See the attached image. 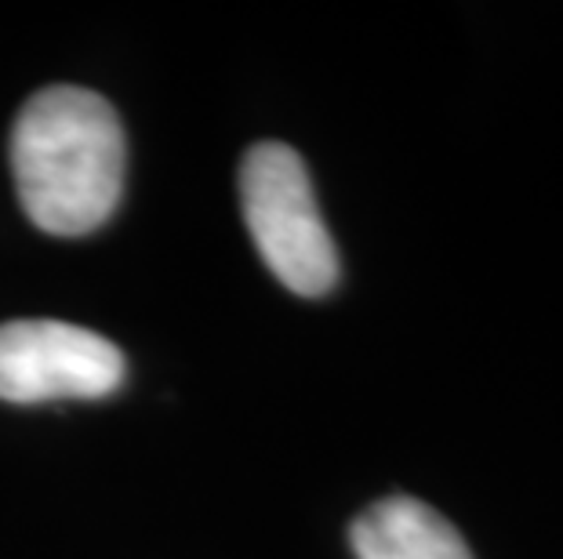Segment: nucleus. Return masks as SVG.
I'll return each mask as SVG.
<instances>
[{
    "label": "nucleus",
    "instance_id": "1",
    "mask_svg": "<svg viewBox=\"0 0 563 559\" xmlns=\"http://www.w3.org/2000/svg\"><path fill=\"white\" fill-rule=\"evenodd\" d=\"M128 142L99 91L55 85L19 110L11 171L19 204L37 230L84 236L113 219L124 193Z\"/></svg>",
    "mask_w": 563,
    "mask_h": 559
},
{
    "label": "nucleus",
    "instance_id": "2",
    "mask_svg": "<svg viewBox=\"0 0 563 559\" xmlns=\"http://www.w3.org/2000/svg\"><path fill=\"white\" fill-rule=\"evenodd\" d=\"M241 208L262 261L298 299L339 288L342 261L320 215L306 160L284 142H258L241 160Z\"/></svg>",
    "mask_w": 563,
    "mask_h": 559
},
{
    "label": "nucleus",
    "instance_id": "3",
    "mask_svg": "<svg viewBox=\"0 0 563 559\" xmlns=\"http://www.w3.org/2000/svg\"><path fill=\"white\" fill-rule=\"evenodd\" d=\"M124 353L66 320L0 324V400H102L124 385Z\"/></svg>",
    "mask_w": 563,
    "mask_h": 559
},
{
    "label": "nucleus",
    "instance_id": "4",
    "mask_svg": "<svg viewBox=\"0 0 563 559\" xmlns=\"http://www.w3.org/2000/svg\"><path fill=\"white\" fill-rule=\"evenodd\" d=\"M350 545L356 559H476L448 516L407 494L367 505L353 519Z\"/></svg>",
    "mask_w": 563,
    "mask_h": 559
}]
</instances>
